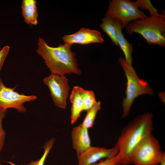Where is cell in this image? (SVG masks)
<instances>
[{
	"instance_id": "cell-2",
	"label": "cell",
	"mask_w": 165,
	"mask_h": 165,
	"mask_svg": "<svg viewBox=\"0 0 165 165\" xmlns=\"http://www.w3.org/2000/svg\"><path fill=\"white\" fill-rule=\"evenodd\" d=\"M71 47L64 44L51 47L39 37L36 52L44 60L51 74L61 75L72 73L80 75L81 72L78 67L75 53L71 51Z\"/></svg>"
},
{
	"instance_id": "cell-23",
	"label": "cell",
	"mask_w": 165,
	"mask_h": 165,
	"mask_svg": "<svg viewBox=\"0 0 165 165\" xmlns=\"http://www.w3.org/2000/svg\"><path fill=\"white\" fill-rule=\"evenodd\" d=\"M160 165H165V154H164L162 157V160L160 163Z\"/></svg>"
},
{
	"instance_id": "cell-24",
	"label": "cell",
	"mask_w": 165,
	"mask_h": 165,
	"mask_svg": "<svg viewBox=\"0 0 165 165\" xmlns=\"http://www.w3.org/2000/svg\"><path fill=\"white\" fill-rule=\"evenodd\" d=\"M8 163L10 164V165H16L15 164L11 161H9L8 162Z\"/></svg>"
},
{
	"instance_id": "cell-20",
	"label": "cell",
	"mask_w": 165,
	"mask_h": 165,
	"mask_svg": "<svg viewBox=\"0 0 165 165\" xmlns=\"http://www.w3.org/2000/svg\"><path fill=\"white\" fill-rule=\"evenodd\" d=\"M6 114V111L0 110V152L3 147L6 133L2 126V121L5 117Z\"/></svg>"
},
{
	"instance_id": "cell-21",
	"label": "cell",
	"mask_w": 165,
	"mask_h": 165,
	"mask_svg": "<svg viewBox=\"0 0 165 165\" xmlns=\"http://www.w3.org/2000/svg\"><path fill=\"white\" fill-rule=\"evenodd\" d=\"M120 157L118 154L115 157L106 159L99 163H96L91 165H120Z\"/></svg>"
},
{
	"instance_id": "cell-10",
	"label": "cell",
	"mask_w": 165,
	"mask_h": 165,
	"mask_svg": "<svg viewBox=\"0 0 165 165\" xmlns=\"http://www.w3.org/2000/svg\"><path fill=\"white\" fill-rule=\"evenodd\" d=\"M62 39L64 44L70 47L74 44L84 45L104 42L99 31L83 28L73 34L64 36Z\"/></svg>"
},
{
	"instance_id": "cell-8",
	"label": "cell",
	"mask_w": 165,
	"mask_h": 165,
	"mask_svg": "<svg viewBox=\"0 0 165 165\" xmlns=\"http://www.w3.org/2000/svg\"><path fill=\"white\" fill-rule=\"evenodd\" d=\"M43 81L48 87L54 105L57 107L65 109L70 86L68 79L64 75L51 74L45 77Z\"/></svg>"
},
{
	"instance_id": "cell-22",
	"label": "cell",
	"mask_w": 165,
	"mask_h": 165,
	"mask_svg": "<svg viewBox=\"0 0 165 165\" xmlns=\"http://www.w3.org/2000/svg\"><path fill=\"white\" fill-rule=\"evenodd\" d=\"M10 49L9 46H6L0 50V71L2 67L5 59L7 56Z\"/></svg>"
},
{
	"instance_id": "cell-19",
	"label": "cell",
	"mask_w": 165,
	"mask_h": 165,
	"mask_svg": "<svg viewBox=\"0 0 165 165\" xmlns=\"http://www.w3.org/2000/svg\"><path fill=\"white\" fill-rule=\"evenodd\" d=\"M136 2L138 8H141L142 10H148L151 16H156L160 14L158 13L157 9L152 6L150 0H138Z\"/></svg>"
},
{
	"instance_id": "cell-18",
	"label": "cell",
	"mask_w": 165,
	"mask_h": 165,
	"mask_svg": "<svg viewBox=\"0 0 165 165\" xmlns=\"http://www.w3.org/2000/svg\"><path fill=\"white\" fill-rule=\"evenodd\" d=\"M83 111H87L97 102L93 91L84 90L83 94Z\"/></svg>"
},
{
	"instance_id": "cell-6",
	"label": "cell",
	"mask_w": 165,
	"mask_h": 165,
	"mask_svg": "<svg viewBox=\"0 0 165 165\" xmlns=\"http://www.w3.org/2000/svg\"><path fill=\"white\" fill-rule=\"evenodd\" d=\"M105 16L119 20L121 22L122 28L125 27L131 21L148 16L139 9L136 1L129 0L110 1Z\"/></svg>"
},
{
	"instance_id": "cell-17",
	"label": "cell",
	"mask_w": 165,
	"mask_h": 165,
	"mask_svg": "<svg viewBox=\"0 0 165 165\" xmlns=\"http://www.w3.org/2000/svg\"><path fill=\"white\" fill-rule=\"evenodd\" d=\"M55 139L52 138L46 141L43 146L44 149V153L39 159L35 161H31L26 165H44L47 156L53 148Z\"/></svg>"
},
{
	"instance_id": "cell-16",
	"label": "cell",
	"mask_w": 165,
	"mask_h": 165,
	"mask_svg": "<svg viewBox=\"0 0 165 165\" xmlns=\"http://www.w3.org/2000/svg\"><path fill=\"white\" fill-rule=\"evenodd\" d=\"M101 108V102H97L93 107L87 111L86 115L81 124L87 129L92 127L94 125L97 114Z\"/></svg>"
},
{
	"instance_id": "cell-11",
	"label": "cell",
	"mask_w": 165,
	"mask_h": 165,
	"mask_svg": "<svg viewBox=\"0 0 165 165\" xmlns=\"http://www.w3.org/2000/svg\"><path fill=\"white\" fill-rule=\"evenodd\" d=\"M88 129L80 124L72 130V146L76 151L77 157L91 146Z\"/></svg>"
},
{
	"instance_id": "cell-26",
	"label": "cell",
	"mask_w": 165,
	"mask_h": 165,
	"mask_svg": "<svg viewBox=\"0 0 165 165\" xmlns=\"http://www.w3.org/2000/svg\"></svg>"
},
{
	"instance_id": "cell-13",
	"label": "cell",
	"mask_w": 165,
	"mask_h": 165,
	"mask_svg": "<svg viewBox=\"0 0 165 165\" xmlns=\"http://www.w3.org/2000/svg\"><path fill=\"white\" fill-rule=\"evenodd\" d=\"M113 19L115 21L117 40L118 45L119 46L124 54L125 57L124 59L129 64L132 65V53L133 51L132 45L124 37L122 32V28L121 22L118 19Z\"/></svg>"
},
{
	"instance_id": "cell-9",
	"label": "cell",
	"mask_w": 165,
	"mask_h": 165,
	"mask_svg": "<svg viewBox=\"0 0 165 165\" xmlns=\"http://www.w3.org/2000/svg\"><path fill=\"white\" fill-rule=\"evenodd\" d=\"M119 151L114 146L110 148L91 146L78 157V165H91L102 159L115 157Z\"/></svg>"
},
{
	"instance_id": "cell-7",
	"label": "cell",
	"mask_w": 165,
	"mask_h": 165,
	"mask_svg": "<svg viewBox=\"0 0 165 165\" xmlns=\"http://www.w3.org/2000/svg\"><path fill=\"white\" fill-rule=\"evenodd\" d=\"M15 88L6 86L0 78V110L6 111L8 108H13L19 112H25L27 110L24 104L35 101L37 97L33 95L20 94L14 90Z\"/></svg>"
},
{
	"instance_id": "cell-25",
	"label": "cell",
	"mask_w": 165,
	"mask_h": 165,
	"mask_svg": "<svg viewBox=\"0 0 165 165\" xmlns=\"http://www.w3.org/2000/svg\"><path fill=\"white\" fill-rule=\"evenodd\" d=\"M0 165H1V163H0Z\"/></svg>"
},
{
	"instance_id": "cell-5",
	"label": "cell",
	"mask_w": 165,
	"mask_h": 165,
	"mask_svg": "<svg viewBox=\"0 0 165 165\" xmlns=\"http://www.w3.org/2000/svg\"><path fill=\"white\" fill-rule=\"evenodd\" d=\"M164 154L161 150L159 141L152 134L134 148L132 154V163L135 165H158Z\"/></svg>"
},
{
	"instance_id": "cell-1",
	"label": "cell",
	"mask_w": 165,
	"mask_h": 165,
	"mask_svg": "<svg viewBox=\"0 0 165 165\" xmlns=\"http://www.w3.org/2000/svg\"><path fill=\"white\" fill-rule=\"evenodd\" d=\"M152 115L147 113L140 115L123 129L115 145L120 157V165L132 163L131 156L136 147L152 134Z\"/></svg>"
},
{
	"instance_id": "cell-4",
	"label": "cell",
	"mask_w": 165,
	"mask_h": 165,
	"mask_svg": "<svg viewBox=\"0 0 165 165\" xmlns=\"http://www.w3.org/2000/svg\"><path fill=\"white\" fill-rule=\"evenodd\" d=\"M119 61L127 79L126 97L123 99L122 103V117L125 118L128 115L131 106L137 97L145 94L153 95V91L146 81L138 77L132 65L128 64L122 57L119 58Z\"/></svg>"
},
{
	"instance_id": "cell-15",
	"label": "cell",
	"mask_w": 165,
	"mask_h": 165,
	"mask_svg": "<svg viewBox=\"0 0 165 165\" xmlns=\"http://www.w3.org/2000/svg\"><path fill=\"white\" fill-rule=\"evenodd\" d=\"M100 26L108 35L113 43L116 46H119L117 40L116 30L114 19L105 16L102 19V22Z\"/></svg>"
},
{
	"instance_id": "cell-14",
	"label": "cell",
	"mask_w": 165,
	"mask_h": 165,
	"mask_svg": "<svg viewBox=\"0 0 165 165\" xmlns=\"http://www.w3.org/2000/svg\"><path fill=\"white\" fill-rule=\"evenodd\" d=\"M37 2L35 0H23L21 5L22 14L25 22L36 25L38 24V13Z\"/></svg>"
},
{
	"instance_id": "cell-12",
	"label": "cell",
	"mask_w": 165,
	"mask_h": 165,
	"mask_svg": "<svg viewBox=\"0 0 165 165\" xmlns=\"http://www.w3.org/2000/svg\"><path fill=\"white\" fill-rule=\"evenodd\" d=\"M84 89L78 86L73 87L70 97L72 104L71 109V123L76 122L83 111V94Z\"/></svg>"
},
{
	"instance_id": "cell-3",
	"label": "cell",
	"mask_w": 165,
	"mask_h": 165,
	"mask_svg": "<svg viewBox=\"0 0 165 165\" xmlns=\"http://www.w3.org/2000/svg\"><path fill=\"white\" fill-rule=\"evenodd\" d=\"M165 11L156 16L133 21L125 27L127 33L141 35L146 42L163 47L165 46Z\"/></svg>"
}]
</instances>
